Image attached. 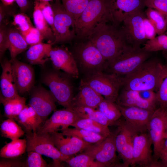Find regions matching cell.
<instances>
[{
    "instance_id": "cell-55",
    "label": "cell",
    "mask_w": 167,
    "mask_h": 167,
    "mask_svg": "<svg viewBox=\"0 0 167 167\" xmlns=\"http://www.w3.org/2000/svg\"><path fill=\"white\" fill-rule=\"evenodd\" d=\"M162 150L167 151V138H165L164 141Z\"/></svg>"
},
{
    "instance_id": "cell-24",
    "label": "cell",
    "mask_w": 167,
    "mask_h": 167,
    "mask_svg": "<svg viewBox=\"0 0 167 167\" xmlns=\"http://www.w3.org/2000/svg\"><path fill=\"white\" fill-rule=\"evenodd\" d=\"M116 102L124 106L136 107L152 110L156 109V104L143 99L138 91L124 88L119 94Z\"/></svg>"
},
{
    "instance_id": "cell-21",
    "label": "cell",
    "mask_w": 167,
    "mask_h": 167,
    "mask_svg": "<svg viewBox=\"0 0 167 167\" xmlns=\"http://www.w3.org/2000/svg\"><path fill=\"white\" fill-rule=\"evenodd\" d=\"M49 133L55 146L62 153L67 156H73L92 144L76 137L67 136L65 138L62 132L54 131Z\"/></svg>"
},
{
    "instance_id": "cell-32",
    "label": "cell",
    "mask_w": 167,
    "mask_h": 167,
    "mask_svg": "<svg viewBox=\"0 0 167 167\" xmlns=\"http://www.w3.org/2000/svg\"><path fill=\"white\" fill-rule=\"evenodd\" d=\"M71 126L96 133L105 137L109 136L112 133L109 130V126L87 118H80Z\"/></svg>"
},
{
    "instance_id": "cell-10",
    "label": "cell",
    "mask_w": 167,
    "mask_h": 167,
    "mask_svg": "<svg viewBox=\"0 0 167 167\" xmlns=\"http://www.w3.org/2000/svg\"><path fill=\"white\" fill-rule=\"evenodd\" d=\"M152 142L148 133L136 134L133 142V160L131 166L142 167H163L156 161L152 155Z\"/></svg>"
},
{
    "instance_id": "cell-48",
    "label": "cell",
    "mask_w": 167,
    "mask_h": 167,
    "mask_svg": "<svg viewBox=\"0 0 167 167\" xmlns=\"http://www.w3.org/2000/svg\"><path fill=\"white\" fill-rule=\"evenodd\" d=\"M16 158L1 157L0 167H26V162Z\"/></svg>"
},
{
    "instance_id": "cell-57",
    "label": "cell",
    "mask_w": 167,
    "mask_h": 167,
    "mask_svg": "<svg viewBox=\"0 0 167 167\" xmlns=\"http://www.w3.org/2000/svg\"><path fill=\"white\" fill-rule=\"evenodd\" d=\"M163 54L166 60L167 63L166 64L167 65V51H163Z\"/></svg>"
},
{
    "instance_id": "cell-16",
    "label": "cell",
    "mask_w": 167,
    "mask_h": 167,
    "mask_svg": "<svg viewBox=\"0 0 167 167\" xmlns=\"http://www.w3.org/2000/svg\"><path fill=\"white\" fill-rule=\"evenodd\" d=\"M30 91L29 104L44 122L53 111L56 110V100L50 91L42 86L33 87Z\"/></svg>"
},
{
    "instance_id": "cell-44",
    "label": "cell",
    "mask_w": 167,
    "mask_h": 167,
    "mask_svg": "<svg viewBox=\"0 0 167 167\" xmlns=\"http://www.w3.org/2000/svg\"><path fill=\"white\" fill-rule=\"evenodd\" d=\"M28 105V116L30 129L32 131H36L43 122L32 108L29 104Z\"/></svg>"
},
{
    "instance_id": "cell-17",
    "label": "cell",
    "mask_w": 167,
    "mask_h": 167,
    "mask_svg": "<svg viewBox=\"0 0 167 167\" xmlns=\"http://www.w3.org/2000/svg\"><path fill=\"white\" fill-rule=\"evenodd\" d=\"M80 118L76 112L71 108L56 110L38 128L36 132L41 134L61 131L71 126Z\"/></svg>"
},
{
    "instance_id": "cell-56",
    "label": "cell",
    "mask_w": 167,
    "mask_h": 167,
    "mask_svg": "<svg viewBox=\"0 0 167 167\" xmlns=\"http://www.w3.org/2000/svg\"><path fill=\"white\" fill-rule=\"evenodd\" d=\"M165 135L166 138H167V116L166 118L165 122Z\"/></svg>"
},
{
    "instance_id": "cell-34",
    "label": "cell",
    "mask_w": 167,
    "mask_h": 167,
    "mask_svg": "<svg viewBox=\"0 0 167 167\" xmlns=\"http://www.w3.org/2000/svg\"><path fill=\"white\" fill-rule=\"evenodd\" d=\"M157 103L167 109V65L161 64L157 89Z\"/></svg>"
},
{
    "instance_id": "cell-9",
    "label": "cell",
    "mask_w": 167,
    "mask_h": 167,
    "mask_svg": "<svg viewBox=\"0 0 167 167\" xmlns=\"http://www.w3.org/2000/svg\"><path fill=\"white\" fill-rule=\"evenodd\" d=\"M114 134L112 133L101 141L91 145L83 151L103 167H124L119 162Z\"/></svg>"
},
{
    "instance_id": "cell-46",
    "label": "cell",
    "mask_w": 167,
    "mask_h": 167,
    "mask_svg": "<svg viewBox=\"0 0 167 167\" xmlns=\"http://www.w3.org/2000/svg\"><path fill=\"white\" fill-rule=\"evenodd\" d=\"M9 28L6 25L0 26V58L1 59L6 50L8 49V35Z\"/></svg>"
},
{
    "instance_id": "cell-42",
    "label": "cell",
    "mask_w": 167,
    "mask_h": 167,
    "mask_svg": "<svg viewBox=\"0 0 167 167\" xmlns=\"http://www.w3.org/2000/svg\"><path fill=\"white\" fill-rule=\"evenodd\" d=\"M39 6L44 18L53 31L54 13L51 4L48 2H39Z\"/></svg>"
},
{
    "instance_id": "cell-15",
    "label": "cell",
    "mask_w": 167,
    "mask_h": 167,
    "mask_svg": "<svg viewBox=\"0 0 167 167\" xmlns=\"http://www.w3.org/2000/svg\"><path fill=\"white\" fill-rule=\"evenodd\" d=\"M145 0H106L108 17L117 26L128 15L143 10Z\"/></svg>"
},
{
    "instance_id": "cell-50",
    "label": "cell",
    "mask_w": 167,
    "mask_h": 167,
    "mask_svg": "<svg viewBox=\"0 0 167 167\" xmlns=\"http://www.w3.org/2000/svg\"><path fill=\"white\" fill-rule=\"evenodd\" d=\"M138 92L140 96L143 100L155 104L157 103L156 93L155 91L147 90Z\"/></svg>"
},
{
    "instance_id": "cell-4",
    "label": "cell",
    "mask_w": 167,
    "mask_h": 167,
    "mask_svg": "<svg viewBox=\"0 0 167 167\" xmlns=\"http://www.w3.org/2000/svg\"><path fill=\"white\" fill-rule=\"evenodd\" d=\"M152 53L143 48L129 45L108 64L113 74L125 76L131 73L148 59Z\"/></svg>"
},
{
    "instance_id": "cell-49",
    "label": "cell",
    "mask_w": 167,
    "mask_h": 167,
    "mask_svg": "<svg viewBox=\"0 0 167 167\" xmlns=\"http://www.w3.org/2000/svg\"><path fill=\"white\" fill-rule=\"evenodd\" d=\"M144 28L147 40L154 38L157 34L155 28L150 20L145 17L143 21Z\"/></svg>"
},
{
    "instance_id": "cell-7",
    "label": "cell",
    "mask_w": 167,
    "mask_h": 167,
    "mask_svg": "<svg viewBox=\"0 0 167 167\" xmlns=\"http://www.w3.org/2000/svg\"><path fill=\"white\" fill-rule=\"evenodd\" d=\"M41 81L49 88L56 102L65 108H71L74 97L68 79L58 71H50L43 74Z\"/></svg>"
},
{
    "instance_id": "cell-18",
    "label": "cell",
    "mask_w": 167,
    "mask_h": 167,
    "mask_svg": "<svg viewBox=\"0 0 167 167\" xmlns=\"http://www.w3.org/2000/svg\"><path fill=\"white\" fill-rule=\"evenodd\" d=\"M117 105L125 122L135 133L147 132L148 123L155 110Z\"/></svg>"
},
{
    "instance_id": "cell-33",
    "label": "cell",
    "mask_w": 167,
    "mask_h": 167,
    "mask_svg": "<svg viewBox=\"0 0 167 167\" xmlns=\"http://www.w3.org/2000/svg\"><path fill=\"white\" fill-rule=\"evenodd\" d=\"M2 136L11 140L19 139L25 134L22 127L17 124L13 118H8L0 125Z\"/></svg>"
},
{
    "instance_id": "cell-6",
    "label": "cell",
    "mask_w": 167,
    "mask_h": 167,
    "mask_svg": "<svg viewBox=\"0 0 167 167\" xmlns=\"http://www.w3.org/2000/svg\"><path fill=\"white\" fill-rule=\"evenodd\" d=\"M81 82L92 88L104 98L116 102L119 91L122 86V78L113 74H108L98 71L82 79Z\"/></svg>"
},
{
    "instance_id": "cell-39",
    "label": "cell",
    "mask_w": 167,
    "mask_h": 167,
    "mask_svg": "<svg viewBox=\"0 0 167 167\" xmlns=\"http://www.w3.org/2000/svg\"><path fill=\"white\" fill-rule=\"evenodd\" d=\"M13 17L11 24L15 27L23 36L33 27L29 18L24 13L14 14Z\"/></svg>"
},
{
    "instance_id": "cell-47",
    "label": "cell",
    "mask_w": 167,
    "mask_h": 167,
    "mask_svg": "<svg viewBox=\"0 0 167 167\" xmlns=\"http://www.w3.org/2000/svg\"><path fill=\"white\" fill-rule=\"evenodd\" d=\"M28 105H26L21 111L15 118L20 126L23 128L25 133L32 131L31 130L28 116Z\"/></svg>"
},
{
    "instance_id": "cell-3",
    "label": "cell",
    "mask_w": 167,
    "mask_h": 167,
    "mask_svg": "<svg viewBox=\"0 0 167 167\" xmlns=\"http://www.w3.org/2000/svg\"><path fill=\"white\" fill-rule=\"evenodd\" d=\"M106 18L109 19L106 0H91L76 23V36L88 38L97 25Z\"/></svg>"
},
{
    "instance_id": "cell-25",
    "label": "cell",
    "mask_w": 167,
    "mask_h": 167,
    "mask_svg": "<svg viewBox=\"0 0 167 167\" xmlns=\"http://www.w3.org/2000/svg\"><path fill=\"white\" fill-rule=\"evenodd\" d=\"M52 45L49 43L41 42L30 46L26 53L27 61L31 64L44 65L50 59Z\"/></svg>"
},
{
    "instance_id": "cell-35",
    "label": "cell",
    "mask_w": 167,
    "mask_h": 167,
    "mask_svg": "<svg viewBox=\"0 0 167 167\" xmlns=\"http://www.w3.org/2000/svg\"><path fill=\"white\" fill-rule=\"evenodd\" d=\"M98 109L109 121L116 125L122 116L117 104L105 98L100 103Z\"/></svg>"
},
{
    "instance_id": "cell-12",
    "label": "cell",
    "mask_w": 167,
    "mask_h": 167,
    "mask_svg": "<svg viewBox=\"0 0 167 167\" xmlns=\"http://www.w3.org/2000/svg\"><path fill=\"white\" fill-rule=\"evenodd\" d=\"M145 16L143 10L139 11L128 15L122 22L121 29L128 45L140 47V45L147 40L143 24Z\"/></svg>"
},
{
    "instance_id": "cell-43",
    "label": "cell",
    "mask_w": 167,
    "mask_h": 167,
    "mask_svg": "<svg viewBox=\"0 0 167 167\" xmlns=\"http://www.w3.org/2000/svg\"><path fill=\"white\" fill-rule=\"evenodd\" d=\"M145 5L159 11L167 20V0H145Z\"/></svg>"
},
{
    "instance_id": "cell-58",
    "label": "cell",
    "mask_w": 167,
    "mask_h": 167,
    "mask_svg": "<svg viewBox=\"0 0 167 167\" xmlns=\"http://www.w3.org/2000/svg\"><path fill=\"white\" fill-rule=\"evenodd\" d=\"M37 1L39 2H49V1H52L54 0H36Z\"/></svg>"
},
{
    "instance_id": "cell-5",
    "label": "cell",
    "mask_w": 167,
    "mask_h": 167,
    "mask_svg": "<svg viewBox=\"0 0 167 167\" xmlns=\"http://www.w3.org/2000/svg\"><path fill=\"white\" fill-rule=\"evenodd\" d=\"M27 141L26 152L34 151L53 160V165L61 166V163L65 162L73 156H69L62 153L55 146L50 134L38 133L36 131L25 133Z\"/></svg>"
},
{
    "instance_id": "cell-1",
    "label": "cell",
    "mask_w": 167,
    "mask_h": 167,
    "mask_svg": "<svg viewBox=\"0 0 167 167\" xmlns=\"http://www.w3.org/2000/svg\"><path fill=\"white\" fill-rule=\"evenodd\" d=\"M105 18L101 21L88 38L97 48L108 63L117 57L129 45L121 28Z\"/></svg>"
},
{
    "instance_id": "cell-19",
    "label": "cell",
    "mask_w": 167,
    "mask_h": 167,
    "mask_svg": "<svg viewBox=\"0 0 167 167\" xmlns=\"http://www.w3.org/2000/svg\"><path fill=\"white\" fill-rule=\"evenodd\" d=\"M10 61L14 79L18 93L23 94L30 91L33 87L35 82L33 68L16 58Z\"/></svg>"
},
{
    "instance_id": "cell-23",
    "label": "cell",
    "mask_w": 167,
    "mask_h": 167,
    "mask_svg": "<svg viewBox=\"0 0 167 167\" xmlns=\"http://www.w3.org/2000/svg\"><path fill=\"white\" fill-rule=\"evenodd\" d=\"M2 73L0 77V96L10 99L19 95L16 88L10 60L5 59L1 63Z\"/></svg>"
},
{
    "instance_id": "cell-14",
    "label": "cell",
    "mask_w": 167,
    "mask_h": 167,
    "mask_svg": "<svg viewBox=\"0 0 167 167\" xmlns=\"http://www.w3.org/2000/svg\"><path fill=\"white\" fill-rule=\"evenodd\" d=\"M167 109L160 106L154 111L148 124V131L153 146V156L158 161L163 143L165 138V122Z\"/></svg>"
},
{
    "instance_id": "cell-26",
    "label": "cell",
    "mask_w": 167,
    "mask_h": 167,
    "mask_svg": "<svg viewBox=\"0 0 167 167\" xmlns=\"http://www.w3.org/2000/svg\"><path fill=\"white\" fill-rule=\"evenodd\" d=\"M33 17L36 28L41 33L48 43L52 44L55 36L51 27L44 18L39 6V2L35 0Z\"/></svg>"
},
{
    "instance_id": "cell-27",
    "label": "cell",
    "mask_w": 167,
    "mask_h": 167,
    "mask_svg": "<svg viewBox=\"0 0 167 167\" xmlns=\"http://www.w3.org/2000/svg\"><path fill=\"white\" fill-rule=\"evenodd\" d=\"M8 38V49L10 51L11 59L16 58L17 55L28 48V45L24 37L16 28L9 29Z\"/></svg>"
},
{
    "instance_id": "cell-41",
    "label": "cell",
    "mask_w": 167,
    "mask_h": 167,
    "mask_svg": "<svg viewBox=\"0 0 167 167\" xmlns=\"http://www.w3.org/2000/svg\"><path fill=\"white\" fill-rule=\"evenodd\" d=\"M27 158L26 162V167H46L48 166L42 155L34 151L27 152Z\"/></svg>"
},
{
    "instance_id": "cell-51",
    "label": "cell",
    "mask_w": 167,
    "mask_h": 167,
    "mask_svg": "<svg viewBox=\"0 0 167 167\" xmlns=\"http://www.w3.org/2000/svg\"><path fill=\"white\" fill-rule=\"evenodd\" d=\"M2 3L0 4V26L2 25H6L7 24V21L6 19V17L9 14L6 7Z\"/></svg>"
},
{
    "instance_id": "cell-38",
    "label": "cell",
    "mask_w": 167,
    "mask_h": 167,
    "mask_svg": "<svg viewBox=\"0 0 167 167\" xmlns=\"http://www.w3.org/2000/svg\"><path fill=\"white\" fill-rule=\"evenodd\" d=\"M65 162L72 167H103L89 156L83 152L75 156L71 157Z\"/></svg>"
},
{
    "instance_id": "cell-52",
    "label": "cell",
    "mask_w": 167,
    "mask_h": 167,
    "mask_svg": "<svg viewBox=\"0 0 167 167\" xmlns=\"http://www.w3.org/2000/svg\"><path fill=\"white\" fill-rule=\"evenodd\" d=\"M22 13L25 12L28 9L29 3L28 0H15Z\"/></svg>"
},
{
    "instance_id": "cell-54",
    "label": "cell",
    "mask_w": 167,
    "mask_h": 167,
    "mask_svg": "<svg viewBox=\"0 0 167 167\" xmlns=\"http://www.w3.org/2000/svg\"><path fill=\"white\" fill-rule=\"evenodd\" d=\"M2 3L6 6H8L12 4L15 1V0H1Z\"/></svg>"
},
{
    "instance_id": "cell-29",
    "label": "cell",
    "mask_w": 167,
    "mask_h": 167,
    "mask_svg": "<svg viewBox=\"0 0 167 167\" xmlns=\"http://www.w3.org/2000/svg\"><path fill=\"white\" fill-rule=\"evenodd\" d=\"M27 146L26 139L11 140L1 148L0 156L6 158L19 157L26 152Z\"/></svg>"
},
{
    "instance_id": "cell-8",
    "label": "cell",
    "mask_w": 167,
    "mask_h": 167,
    "mask_svg": "<svg viewBox=\"0 0 167 167\" xmlns=\"http://www.w3.org/2000/svg\"><path fill=\"white\" fill-rule=\"evenodd\" d=\"M51 4L54 13L53 33L55 40L52 45L71 40L76 36V23L66 10L60 0Z\"/></svg>"
},
{
    "instance_id": "cell-22",
    "label": "cell",
    "mask_w": 167,
    "mask_h": 167,
    "mask_svg": "<svg viewBox=\"0 0 167 167\" xmlns=\"http://www.w3.org/2000/svg\"><path fill=\"white\" fill-rule=\"evenodd\" d=\"M104 98L89 85L81 82L79 91L74 97L71 108L83 106L98 109Z\"/></svg>"
},
{
    "instance_id": "cell-2",
    "label": "cell",
    "mask_w": 167,
    "mask_h": 167,
    "mask_svg": "<svg viewBox=\"0 0 167 167\" xmlns=\"http://www.w3.org/2000/svg\"><path fill=\"white\" fill-rule=\"evenodd\" d=\"M162 63L156 59H148L130 74L122 78L123 88L137 91H156Z\"/></svg>"
},
{
    "instance_id": "cell-28",
    "label": "cell",
    "mask_w": 167,
    "mask_h": 167,
    "mask_svg": "<svg viewBox=\"0 0 167 167\" xmlns=\"http://www.w3.org/2000/svg\"><path fill=\"white\" fill-rule=\"evenodd\" d=\"M26 99L19 95L10 99L0 96V102L4 107V115L8 118L15 119L26 105Z\"/></svg>"
},
{
    "instance_id": "cell-40",
    "label": "cell",
    "mask_w": 167,
    "mask_h": 167,
    "mask_svg": "<svg viewBox=\"0 0 167 167\" xmlns=\"http://www.w3.org/2000/svg\"><path fill=\"white\" fill-rule=\"evenodd\" d=\"M167 41V35L163 34L148 40L143 48L145 50L152 52L162 51L163 46Z\"/></svg>"
},
{
    "instance_id": "cell-31",
    "label": "cell",
    "mask_w": 167,
    "mask_h": 167,
    "mask_svg": "<svg viewBox=\"0 0 167 167\" xmlns=\"http://www.w3.org/2000/svg\"><path fill=\"white\" fill-rule=\"evenodd\" d=\"M61 131L65 136L76 137L92 144L101 141L106 137L96 133L75 128H71L68 127L62 130Z\"/></svg>"
},
{
    "instance_id": "cell-53",
    "label": "cell",
    "mask_w": 167,
    "mask_h": 167,
    "mask_svg": "<svg viewBox=\"0 0 167 167\" xmlns=\"http://www.w3.org/2000/svg\"><path fill=\"white\" fill-rule=\"evenodd\" d=\"M159 159L161 160L163 167H167V151L162 150L159 154Z\"/></svg>"
},
{
    "instance_id": "cell-30",
    "label": "cell",
    "mask_w": 167,
    "mask_h": 167,
    "mask_svg": "<svg viewBox=\"0 0 167 167\" xmlns=\"http://www.w3.org/2000/svg\"><path fill=\"white\" fill-rule=\"evenodd\" d=\"M71 109L76 112L80 118L90 119L108 126L116 125L109 121L98 109L83 106L74 107Z\"/></svg>"
},
{
    "instance_id": "cell-13",
    "label": "cell",
    "mask_w": 167,
    "mask_h": 167,
    "mask_svg": "<svg viewBox=\"0 0 167 167\" xmlns=\"http://www.w3.org/2000/svg\"><path fill=\"white\" fill-rule=\"evenodd\" d=\"M75 54L84 69L93 73L102 71L106 61L99 50L89 40L82 42L75 49Z\"/></svg>"
},
{
    "instance_id": "cell-37",
    "label": "cell",
    "mask_w": 167,
    "mask_h": 167,
    "mask_svg": "<svg viewBox=\"0 0 167 167\" xmlns=\"http://www.w3.org/2000/svg\"><path fill=\"white\" fill-rule=\"evenodd\" d=\"M67 11L76 23L79 16L91 0H61Z\"/></svg>"
},
{
    "instance_id": "cell-45",
    "label": "cell",
    "mask_w": 167,
    "mask_h": 167,
    "mask_svg": "<svg viewBox=\"0 0 167 167\" xmlns=\"http://www.w3.org/2000/svg\"><path fill=\"white\" fill-rule=\"evenodd\" d=\"M23 36L28 44L30 46L41 42L44 39L40 31L34 27Z\"/></svg>"
},
{
    "instance_id": "cell-11",
    "label": "cell",
    "mask_w": 167,
    "mask_h": 167,
    "mask_svg": "<svg viewBox=\"0 0 167 167\" xmlns=\"http://www.w3.org/2000/svg\"><path fill=\"white\" fill-rule=\"evenodd\" d=\"M117 129L114 134L115 145L119 157L124 167L131 166L133 160V142L136 134L126 123L119 120Z\"/></svg>"
},
{
    "instance_id": "cell-20",
    "label": "cell",
    "mask_w": 167,
    "mask_h": 167,
    "mask_svg": "<svg viewBox=\"0 0 167 167\" xmlns=\"http://www.w3.org/2000/svg\"><path fill=\"white\" fill-rule=\"evenodd\" d=\"M50 59L54 67L62 70L75 78L79 73L75 59L72 54L64 46L52 47L49 53Z\"/></svg>"
},
{
    "instance_id": "cell-36",
    "label": "cell",
    "mask_w": 167,
    "mask_h": 167,
    "mask_svg": "<svg viewBox=\"0 0 167 167\" xmlns=\"http://www.w3.org/2000/svg\"><path fill=\"white\" fill-rule=\"evenodd\" d=\"M145 13L146 17L154 26L157 34H164L167 28V20L158 11L147 8Z\"/></svg>"
}]
</instances>
